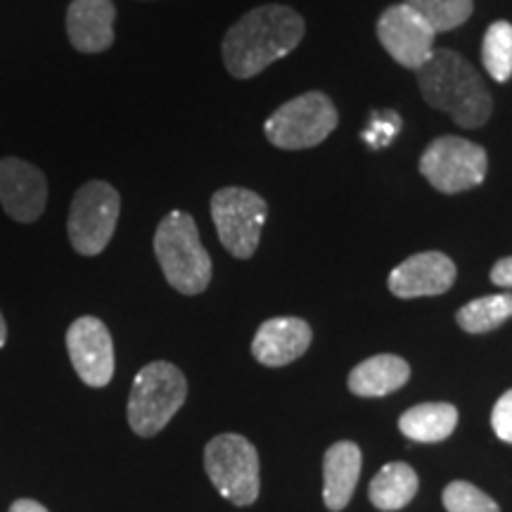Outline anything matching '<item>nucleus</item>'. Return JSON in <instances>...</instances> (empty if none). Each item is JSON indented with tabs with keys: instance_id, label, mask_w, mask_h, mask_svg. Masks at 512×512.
I'll use <instances>...</instances> for the list:
<instances>
[{
	"instance_id": "11",
	"label": "nucleus",
	"mask_w": 512,
	"mask_h": 512,
	"mask_svg": "<svg viewBox=\"0 0 512 512\" xmlns=\"http://www.w3.org/2000/svg\"><path fill=\"white\" fill-rule=\"evenodd\" d=\"M67 351L76 375L88 387H107L114 377V342L107 325L95 316L76 318L67 330Z\"/></svg>"
},
{
	"instance_id": "12",
	"label": "nucleus",
	"mask_w": 512,
	"mask_h": 512,
	"mask_svg": "<svg viewBox=\"0 0 512 512\" xmlns=\"http://www.w3.org/2000/svg\"><path fill=\"white\" fill-rule=\"evenodd\" d=\"M48 202V183L41 169L19 157L0 159V204L10 219L34 223Z\"/></svg>"
},
{
	"instance_id": "13",
	"label": "nucleus",
	"mask_w": 512,
	"mask_h": 512,
	"mask_svg": "<svg viewBox=\"0 0 512 512\" xmlns=\"http://www.w3.org/2000/svg\"><path fill=\"white\" fill-rule=\"evenodd\" d=\"M456 283V264L444 252L413 254L389 273V290L401 299L437 297Z\"/></svg>"
},
{
	"instance_id": "22",
	"label": "nucleus",
	"mask_w": 512,
	"mask_h": 512,
	"mask_svg": "<svg viewBox=\"0 0 512 512\" xmlns=\"http://www.w3.org/2000/svg\"><path fill=\"white\" fill-rule=\"evenodd\" d=\"M482 62L491 79L505 83L512 76V24L494 22L484 34Z\"/></svg>"
},
{
	"instance_id": "21",
	"label": "nucleus",
	"mask_w": 512,
	"mask_h": 512,
	"mask_svg": "<svg viewBox=\"0 0 512 512\" xmlns=\"http://www.w3.org/2000/svg\"><path fill=\"white\" fill-rule=\"evenodd\" d=\"M439 34L458 29L470 19L475 0H403Z\"/></svg>"
},
{
	"instance_id": "27",
	"label": "nucleus",
	"mask_w": 512,
	"mask_h": 512,
	"mask_svg": "<svg viewBox=\"0 0 512 512\" xmlns=\"http://www.w3.org/2000/svg\"><path fill=\"white\" fill-rule=\"evenodd\" d=\"M10 512H48V508L38 501H31V498H19L10 505Z\"/></svg>"
},
{
	"instance_id": "24",
	"label": "nucleus",
	"mask_w": 512,
	"mask_h": 512,
	"mask_svg": "<svg viewBox=\"0 0 512 512\" xmlns=\"http://www.w3.org/2000/svg\"><path fill=\"white\" fill-rule=\"evenodd\" d=\"M403 121L396 112L392 110H384V112H375L373 117H370V124L366 131H363V140L370 147H375V150H380V147H387L392 143L396 133L401 131Z\"/></svg>"
},
{
	"instance_id": "26",
	"label": "nucleus",
	"mask_w": 512,
	"mask_h": 512,
	"mask_svg": "<svg viewBox=\"0 0 512 512\" xmlns=\"http://www.w3.org/2000/svg\"><path fill=\"white\" fill-rule=\"evenodd\" d=\"M491 283L512 290V256H505V259L491 268Z\"/></svg>"
},
{
	"instance_id": "23",
	"label": "nucleus",
	"mask_w": 512,
	"mask_h": 512,
	"mask_svg": "<svg viewBox=\"0 0 512 512\" xmlns=\"http://www.w3.org/2000/svg\"><path fill=\"white\" fill-rule=\"evenodd\" d=\"M444 508L448 512H501L494 498L470 482H451L444 491Z\"/></svg>"
},
{
	"instance_id": "8",
	"label": "nucleus",
	"mask_w": 512,
	"mask_h": 512,
	"mask_svg": "<svg viewBox=\"0 0 512 512\" xmlns=\"http://www.w3.org/2000/svg\"><path fill=\"white\" fill-rule=\"evenodd\" d=\"M211 219L221 245L235 259H249L259 247L268 219V204L247 188H221L211 197Z\"/></svg>"
},
{
	"instance_id": "25",
	"label": "nucleus",
	"mask_w": 512,
	"mask_h": 512,
	"mask_svg": "<svg viewBox=\"0 0 512 512\" xmlns=\"http://www.w3.org/2000/svg\"><path fill=\"white\" fill-rule=\"evenodd\" d=\"M491 427L498 439L512 444V389L496 401L494 413H491Z\"/></svg>"
},
{
	"instance_id": "17",
	"label": "nucleus",
	"mask_w": 512,
	"mask_h": 512,
	"mask_svg": "<svg viewBox=\"0 0 512 512\" xmlns=\"http://www.w3.org/2000/svg\"><path fill=\"white\" fill-rule=\"evenodd\" d=\"M411 377V368L403 358L394 354H380L366 358L349 373L351 394L363 396V399H377L401 389Z\"/></svg>"
},
{
	"instance_id": "28",
	"label": "nucleus",
	"mask_w": 512,
	"mask_h": 512,
	"mask_svg": "<svg viewBox=\"0 0 512 512\" xmlns=\"http://www.w3.org/2000/svg\"><path fill=\"white\" fill-rule=\"evenodd\" d=\"M5 339H8V328H5V318L0 313V349L5 347Z\"/></svg>"
},
{
	"instance_id": "3",
	"label": "nucleus",
	"mask_w": 512,
	"mask_h": 512,
	"mask_svg": "<svg viewBox=\"0 0 512 512\" xmlns=\"http://www.w3.org/2000/svg\"><path fill=\"white\" fill-rule=\"evenodd\" d=\"M155 254L166 283L181 294H202L211 283V259L190 214L171 211L155 233Z\"/></svg>"
},
{
	"instance_id": "2",
	"label": "nucleus",
	"mask_w": 512,
	"mask_h": 512,
	"mask_svg": "<svg viewBox=\"0 0 512 512\" xmlns=\"http://www.w3.org/2000/svg\"><path fill=\"white\" fill-rule=\"evenodd\" d=\"M422 98L434 110L446 112L463 128H479L494 112V100L486 91L484 79L453 50H434L430 60L415 69Z\"/></svg>"
},
{
	"instance_id": "4",
	"label": "nucleus",
	"mask_w": 512,
	"mask_h": 512,
	"mask_svg": "<svg viewBox=\"0 0 512 512\" xmlns=\"http://www.w3.org/2000/svg\"><path fill=\"white\" fill-rule=\"evenodd\" d=\"M185 396H188V382L174 363H150L133 380L128 425L138 437H155L178 413Z\"/></svg>"
},
{
	"instance_id": "16",
	"label": "nucleus",
	"mask_w": 512,
	"mask_h": 512,
	"mask_svg": "<svg viewBox=\"0 0 512 512\" xmlns=\"http://www.w3.org/2000/svg\"><path fill=\"white\" fill-rule=\"evenodd\" d=\"M361 465V448L354 441H337L328 448L323 460V501L328 510L339 512L347 508L356 491L358 477H361Z\"/></svg>"
},
{
	"instance_id": "1",
	"label": "nucleus",
	"mask_w": 512,
	"mask_h": 512,
	"mask_svg": "<svg viewBox=\"0 0 512 512\" xmlns=\"http://www.w3.org/2000/svg\"><path fill=\"white\" fill-rule=\"evenodd\" d=\"M304 19L287 5H261L223 38V62L235 79H252L268 64L290 55L304 38Z\"/></svg>"
},
{
	"instance_id": "5",
	"label": "nucleus",
	"mask_w": 512,
	"mask_h": 512,
	"mask_svg": "<svg viewBox=\"0 0 512 512\" xmlns=\"http://www.w3.org/2000/svg\"><path fill=\"white\" fill-rule=\"evenodd\" d=\"M337 121L339 114L328 95L309 91L278 107L264 131L268 143L280 150H309L335 131Z\"/></svg>"
},
{
	"instance_id": "18",
	"label": "nucleus",
	"mask_w": 512,
	"mask_h": 512,
	"mask_svg": "<svg viewBox=\"0 0 512 512\" xmlns=\"http://www.w3.org/2000/svg\"><path fill=\"white\" fill-rule=\"evenodd\" d=\"M456 425L458 408L451 403H418L399 418L403 437L422 441V444H437V441L448 439Z\"/></svg>"
},
{
	"instance_id": "15",
	"label": "nucleus",
	"mask_w": 512,
	"mask_h": 512,
	"mask_svg": "<svg viewBox=\"0 0 512 512\" xmlns=\"http://www.w3.org/2000/svg\"><path fill=\"white\" fill-rule=\"evenodd\" d=\"M117 8L112 0H72L67 10V36L79 53H102L114 43Z\"/></svg>"
},
{
	"instance_id": "9",
	"label": "nucleus",
	"mask_w": 512,
	"mask_h": 512,
	"mask_svg": "<svg viewBox=\"0 0 512 512\" xmlns=\"http://www.w3.org/2000/svg\"><path fill=\"white\" fill-rule=\"evenodd\" d=\"M121 211L119 192L105 181H91L76 190L69 209V240L83 256H95L110 245Z\"/></svg>"
},
{
	"instance_id": "6",
	"label": "nucleus",
	"mask_w": 512,
	"mask_h": 512,
	"mask_svg": "<svg viewBox=\"0 0 512 512\" xmlns=\"http://www.w3.org/2000/svg\"><path fill=\"white\" fill-rule=\"evenodd\" d=\"M204 470L219 494L233 505H252L259 498V456L252 441L240 434H219L204 448Z\"/></svg>"
},
{
	"instance_id": "14",
	"label": "nucleus",
	"mask_w": 512,
	"mask_h": 512,
	"mask_svg": "<svg viewBox=\"0 0 512 512\" xmlns=\"http://www.w3.org/2000/svg\"><path fill=\"white\" fill-rule=\"evenodd\" d=\"M313 332L302 318H271L252 339V356L261 366L280 368L297 361L311 347Z\"/></svg>"
},
{
	"instance_id": "10",
	"label": "nucleus",
	"mask_w": 512,
	"mask_h": 512,
	"mask_svg": "<svg viewBox=\"0 0 512 512\" xmlns=\"http://www.w3.org/2000/svg\"><path fill=\"white\" fill-rule=\"evenodd\" d=\"M377 38L401 67L415 72L432 57L437 31L411 5L399 3L384 10L377 19Z\"/></svg>"
},
{
	"instance_id": "7",
	"label": "nucleus",
	"mask_w": 512,
	"mask_h": 512,
	"mask_svg": "<svg viewBox=\"0 0 512 512\" xmlns=\"http://www.w3.org/2000/svg\"><path fill=\"white\" fill-rule=\"evenodd\" d=\"M489 157L482 145L460 136H441L420 157V174L444 195H456L484 183Z\"/></svg>"
},
{
	"instance_id": "19",
	"label": "nucleus",
	"mask_w": 512,
	"mask_h": 512,
	"mask_svg": "<svg viewBox=\"0 0 512 512\" xmlns=\"http://www.w3.org/2000/svg\"><path fill=\"white\" fill-rule=\"evenodd\" d=\"M418 475L408 463H389L370 482L368 496L377 510L394 512L406 508L418 494Z\"/></svg>"
},
{
	"instance_id": "20",
	"label": "nucleus",
	"mask_w": 512,
	"mask_h": 512,
	"mask_svg": "<svg viewBox=\"0 0 512 512\" xmlns=\"http://www.w3.org/2000/svg\"><path fill=\"white\" fill-rule=\"evenodd\" d=\"M458 325L470 335H484L501 328L505 320L512 318V294H491V297L472 299L458 311Z\"/></svg>"
}]
</instances>
